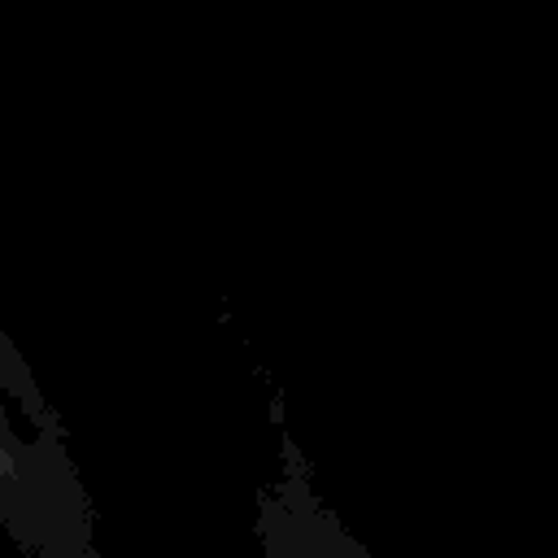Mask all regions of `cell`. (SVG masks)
I'll return each mask as SVG.
<instances>
[{
	"label": "cell",
	"mask_w": 558,
	"mask_h": 558,
	"mask_svg": "<svg viewBox=\"0 0 558 558\" xmlns=\"http://www.w3.org/2000/svg\"><path fill=\"white\" fill-rule=\"evenodd\" d=\"M0 532L31 558H100L96 506L65 423L0 331Z\"/></svg>",
	"instance_id": "cell-1"
}]
</instances>
